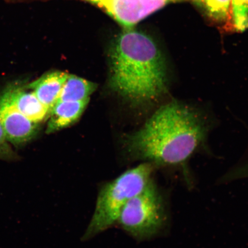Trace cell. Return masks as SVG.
<instances>
[{"label":"cell","mask_w":248,"mask_h":248,"mask_svg":"<svg viewBox=\"0 0 248 248\" xmlns=\"http://www.w3.org/2000/svg\"><path fill=\"white\" fill-rule=\"evenodd\" d=\"M207 132L205 121L197 110L172 101L133 135L130 147L136 156L156 165L183 166L202 144Z\"/></svg>","instance_id":"cell-1"},{"label":"cell","mask_w":248,"mask_h":248,"mask_svg":"<svg viewBox=\"0 0 248 248\" xmlns=\"http://www.w3.org/2000/svg\"><path fill=\"white\" fill-rule=\"evenodd\" d=\"M111 89L136 104L147 103L166 92L165 60L154 40L135 28L123 29L110 49Z\"/></svg>","instance_id":"cell-2"},{"label":"cell","mask_w":248,"mask_h":248,"mask_svg":"<svg viewBox=\"0 0 248 248\" xmlns=\"http://www.w3.org/2000/svg\"><path fill=\"white\" fill-rule=\"evenodd\" d=\"M151 163L127 170L101 189L92 218L83 239L88 240L117 222L126 203L153 184L154 167Z\"/></svg>","instance_id":"cell-3"},{"label":"cell","mask_w":248,"mask_h":248,"mask_svg":"<svg viewBox=\"0 0 248 248\" xmlns=\"http://www.w3.org/2000/svg\"><path fill=\"white\" fill-rule=\"evenodd\" d=\"M164 221L162 198L154 183L126 203L117 220L124 230L138 239L153 236Z\"/></svg>","instance_id":"cell-4"},{"label":"cell","mask_w":248,"mask_h":248,"mask_svg":"<svg viewBox=\"0 0 248 248\" xmlns=\"http://www.w3.org/2000/svg\"><path fill=\"white\" fill-rule=\"evenodd\" d=\"M104 11L123 29L135 28L144 19L171 2L185 0H83Z\"/></svg>","instance_id":"cell-5"},{"label":"cell","mask_w":248,"mask_h":248,"mask_svg":"<svg viewBox=\"0 0 248 248\" xmlns=\"http://www.w3.org/2000/svg\"><path fill=\"white\" fill-rule=\"evenodd\" d=\"M37 124L17 109L5 87L0 93V125L9 144L20 148L32 141L38 134Z\"/></svg>","instance_id":"cell-6"},{"label":"cell","mask_w":248,"mask_h":248,"mask_svg":"<svg viewBox=\"0 0 248 248\" xmlns=\"http://www.w3.org/2000/svg\"><path fill=\"white\" fill-rule=\"evenodd\" d=\"M12 102L24 116L34 123L43 122L49 111L32 91L22 82L11 83L6 86Z\"/></svg>","instance_id":"cell-7"},{"label":"cell","mask_w":248,"mask_h":248,"mask_svg":"<svg viewBox=\"0 0 248 248\" xmlns=\"http://www.w3.org/2000/svg\"><path fill=\"white\" fill-rule=\"evenodd\" d=\"M69 75L63 71H52L27 85V88L35 93L50 112L58 100L62 89Z\"/></svg>","instance_id":"cell-8"},{"label":"cell","mask_w":248,"mask_h":248,"mask_svg":"<svg viewBox=\"0 0 248 248\" xmlns=\"http://www.w3.org/2000/svg\"><path fill=\"white\" fill-rule=\"evenodd\" d=\"M89 101L57 102L49 112L46 133H53L75 123L81 116Z\"/></svg>","instance_id":"cell-9"},{"label":"cell","mask_w":248,"mask_h":248,"mask_svg":"<svg viewBox=\"0 0 248 248\" xmlns=\"http://www.w3.org/2000/svg\"><path fill=\"white\" fill-rule=\"evenodd\" d=\"M97 88L95 83L74 75H69L59 97L58 101H82L89 97Z\"/></svg>","instance_id":"cell-10"},{"label":"cell","mask_w":248,"mask_h":248,"mask_svg":"<svg viewBox=\"0 0 248 248\" xmlns=\"http://www.w3.org/2000/svg\"><path fill=\"white\" fill-rule=\"evenodd\" d=\"M211 19L225 23L230 18L231 0H194Z\"/></svg>","instance_id":"cell-11"},{"label":"cell","mask_w":248,"mask_h":248,"mask_svg":"<svg viewBox=\"0 0 248 248\" xmlns=\"http://www.w3.org/2000/svg\"><path fill=\"white\" fill-rule=\"evenodd\" d=\"M231 15L235 31L248 29V0H231Z\"/></svg>","instance_id":"cell-12"},{"label":"cell","mask_w":248,"mask_h":248,"mask_svg":"<svg viewBox=\"0 0 248 248\" xmlns=\"http://www.w3.org/2000/svg\"><path fill=\"white\" fill-rule=\"evenodd\" d=\"M18 159H19V156L11 147L0 125V160L14 162Z\"/></svg>","instance_id":"cell-13"}]
</instances>
